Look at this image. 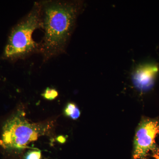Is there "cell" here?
Masks as SVG:
<instances>
[{"mask_svg":"<svg viewBox=\"0 0 159 159\" xmlns=\"http://www.w3.org/2000/svg\"><path fill=\"white\" fill-rule=\"evenodd\" d=\"M42 27L44 35L39 51L45 61L63 53L74 30L81 8L78 2H40Z\"/></svg>","mask_w":159,"mask_h":159,"instance_id":"6da1fadb","label":"cell"},{"mask_svg":"<svg viewBox=\"0 0 159 159\" xmlns=\"http://www.w3.org/2000/svg\"><path fill=\"white\" fill-rule=\"evenodd\" d=\"M41 27L40 3L35 2L31 11L11 30L5 49V57L21 58L39 51V45L32 39V34Z\"/></svg>","mask_w":159,"mask_h":159,"instance_id":"7a4b0ae2","label":"cell"},{"mask_svg":"<svg viewBox=\"0 0 159 159\" xmlns=\"http://www.w3.org/2000/svg\"><path fill=\"white\" fill-rule=\"evenodd\" d=\"M45 125L30 123L20 112L9 119L3 127L0 145L5 149L22 150L45 133Z\"/></svg>","mask_w":159,"mask_h":159,"instance_id":"3957f363","label":"cell"},{"mask_svg":"<svg viewBox=\"0 0 159 159\" xmlns=\"http://www.w3.org/2000/svg\"><path fill=\"white\" fill-rule=\"evenodd\" d=\"M159 134V120L142 119L136 131L132 159H147L149 152L156 148L155 139Z\"/></svg>","mask_w":159,"mask_h":159,"instance_id":"277c9868","label":"cell"},{"mask_svg":"<svg viewBox=\"0 0 159 159\" xmlns=\"http://www.w3.org/2000/svg\"><path fill=\"white\" fill-rule=\"evenodd\" d=\"M158 71L157 66L154 65H146L140 67L133 76L135 86L141 90L149 89L153 85Z\"/></svg>","mask_w":159,"mask_h":159,"instance_id":"5b68a950","label":"cell"},{"mask_svg":"<svg viewBox=\"0 0 159 159\" xmlns=\"http://www.w3.org/2000/svg\"><path fill=\"white\" fill-rule=\"evenodd\" d=\"M64 113L66 116L70 117L74 120H76L80 116V111L75 103L69 102L66 106Z\"/></svg>","mask_w":159,"mask_h":159,"instance_id":"8992f818","label":"cell"},{"mask_svg":"<svg viewBox=\"0 0 159 159\" xmlns=\"http://www.w3.org/2000/svg\"><path fill=\"white\" fill-rule=\"evenodd\" d=\"M41 95L47 100H52L56 99L58 97V93L55 89L48 87Z\"/></svg>","mask_w":159,"mask_h":159,"instance_id":"52a82bcc","label":"cell"},{"mask_svg":"<svg viewBox=\"0 0 159 159\" xmlns=\"http://www.w3.org/2000/svg\"><path fill=\"white\" fill-rule=\"evenodd\" d=\"M41 151L34 150L28 152L25 157V159H41Z\"/></svg>","mask_w":159,"mask_h":159,"instance_id":"ba28073f","label":"cell"},{"mask_svg":"<svg viewBox=\"0 0 159 159\" xmlns=\"http://www.w3.org/2000/svg\"><path fill=\"white\" fill-rule=\"evenodd\" d=\"M151 157L152 159H159V148H156L151 152Z\"/></svg>","mask_w":159,"mask_h":159,"instance_id":"9c48e42d","label":"cell"},{"mask_svg":"<svg viewBox=\"0 0 159 159\" xmlns=\"http://www.w3.org/2000/svg\"><path fill=\"white\" fill-rule=\"evenodd\" d=\"M56 140H57V142L60 143H61V144H64L66 141V139L65 137L62 135L58 136L56 139Z\"/></svg>","mask_w":159,"mask_h":159,"instance_id":"30bf717a","label":"cell"}]
</instances>
